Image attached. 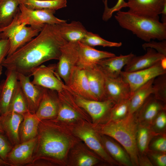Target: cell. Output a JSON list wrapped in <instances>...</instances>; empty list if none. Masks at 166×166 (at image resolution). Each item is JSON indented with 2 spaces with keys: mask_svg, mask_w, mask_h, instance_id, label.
<instances>
[{
  "mask_svg": "<svg viewBox=\"0 0 166 166\" xmlns=\"http://www.w3.org/2000/svg\"><path fill=\"white\" fill-rule=\"evenodd\" d=\"M57 24H45L34 38L6 57L2 67L29 76L32 69L43 63L58 60L62 46L68 42L60 35Z\"/></svg>",
  "mask_w": 166,
  "mask_h": 166,
  "instance_id": "cell-1",
  "label": "cell"
},
{
  "mask_svg": "<svg viewBox=\"0 0 166 166\" xmlns=\"http://www.w3.org/2000/svg\"><path fill=\"white\" fill-rule=\"evenodd\" d=\"M37 139L29 166L66 165L70 149L80 141L67 125L53 119L40 121Z\"/></svg>",
  "mask_w": 166,
  "mask_h": 166,
  "instance_id": "cell-2",
  "label": "cell"
},
{
  "mask_svg": "<svg viewBox=\"0 0 166 166\" xmlns=\"http://www.w3.org/2000/svg\"><path fill=\"white\" fill-rule=\"evenodd\" d=\"M136 113L129 114L124 118L107 121L94 126L100 134L105 135L119 143L128 154L133 166H139V154L136 142L138 125Z\"/></svg>",
  "mask_w": 166,
  "mask_h": 166,
  "instance_id": "cell-3",
  "label": "cell"
},
{
  "mask_svg": "<svg viewBox=\"0 0 166 166\" xmlns=\"http://www.w3.org/2000/svg\"><path fill=\"white\" fill-rule=\"evenodd\" d=\"M114 17L121 27L131 31L146 42L152 40L161 41L166 39V23L160 22L159 19L121 10L117 11Z\"/></svg>",
  "mask_w": 166,
  "mask_h": 166,
  "instance_id": "cell-4",
  "label": "cell"
},
{
  "mask_svg": "<svg viewBox=\"0 0 166 166\" xmlns=\"http://www.w3.org/2000/svg\"><path fill=\"white\" fill-rule=\"evenodd\" d=\"M85 121L83 120L67 126L76 137L103 160L111 165H118L105 149L100 140L99 134L94 126Z\"/></svg>",
  "mask_w": 166,
  "mask_h": 166,
  "instance_id": "cell-5",
  "label": "cell"
},
{
  "mask_svg": "<svg viewBox=\"0 0 166 166\" xmlns=\"http://www.w3.org/2000/svg\"><path fill=\"white\" fill-rule=\"evenodd\" d=\"M59 109L56 117L53 119L65 124L76 123L86 117L87 113L76 103L74 97L66 86L61 91L57 93Z\"/></svg>",
  "mask_w": 166,
  "mask_h": 166,
  "instance_id": "cell-6",
  "label": "cell"
},
{
  "mask_svg": "<svg viewBox=\"0 0 166 166\" xmlns=\"http://www.w3.org/2000/svg\"><path fill=\"white\" fill-rule=\"evenodd\" d=\"M19 11L16 17L21 24L42 29L45 24L55 25L66 22L56 17L55 10L49 9L33 10L20 4Z\"/></svg>",
  "mask_w": 166,
  "mask_h": 166,
  "instance_id": "cell-7",
  "label": "cell"
},
{
  "mask_svg": "<svg viewBox=\"0 0 166 166\" xmlns=\"http://www.w3.org/2000/svg\"><path fill=\"white\" fill-rule=\"evenodd\" d=\"M72 94L77 105L90 116L94 126L109 120L111 109L115 103L112 100H90Z\"/></svg>",
  "mask_w": 166,
  "mask_h": 166,
  "instance_id": "cell-8",
  "label": "cell"
},
{
  "mask_svg": "<svg viewBox=\"0 0 166 166\" xmlns=\"http://www.w3.org/2000/svg\"><path fill=\"white\" fill-rule=\"evenodd\" d=\"M56 64L46 66L40 65L32 69L30 76L33 77L31 81L34 85L57 91H62L66 87L55 71Z\"/></svg>",
  "mask_w": 166,
  "mask_h": 166,
  "instance_id": "cell-9",
  "label": "cell"
},
{
  "mask_svg": "<svg viewBox=\"0 0 166 166\" xmlns=\"http://www.w3.org/2000/svg\"><path fill=\"white\" fill-rule=\"evenodd\" d=\"M67 42L62 47L55 71L66 85L78 59V42Z\"/></svg>",
  "mask_w": 166,
  "mask_h": 166,
  "instance_id": "cell-10",
  "label": "cell"
},
{
  "mask_svg": "<svg viewBox=\"0 0 166 166\" xmlns=\"http://www.w3.org/2000/svg\"><path fill=\"white\" fill-rule=\"evenodd\" d=\"M165 73L166 70L162 68L160 61L147 68L131 72L122 71L120 76L129 85L131 96L137 89L150 80Z\"/></svg>",
  "mask_w": 166,
  "mask_h": 166,
  "instance_id": "cell-11",
  "label": "cell"
},
{
  "mask_svg": "<svg viewBox=\"0 0 166 166\" xmlns=\"http://www.w3.org/2000/svg\"><path fill=\"white\" fill-rule=\"evenodd\" d=\"M30 76L17 73V78L28 111L35 113L42 98L45 88L34 84Z\"/></svg>",
  "mask_w": 166,
  "mask_h": 166,
  "instance_id": "cell-12",
  "label": "cell"
},
{
  "mask_svg": "<svg viewBox=\"0 0 166 166\" xmlns=\"http://www.w3.org/2000/svg\"><path fill=\"white\" fill-rule=\"evenodd\" d=\"M102 160L82 141L77 143L70 149L67 165L73 166H93Z\"/></svg>",
  "mask_w": 166,
  "mask_h": 166,
  "instance_id": "cell-13",
  "label": "cell"
},
{
  "mask_svg": "<svg viewBox=\"0 0 166 166\" xmlns=\"http://www.w3.org/2000/svg\"><path fill=\"white\" fill-rule=\"evenodd\" d=\"M37 137L14 146L8 154L6 162L10 166H29L32 162Z\"/></svg>",
  "mask_w": 166,
  "mask_h": 166,
  "instance_id": "cell-14",
  "label": "cell"
},
{
  "mask_svg": "<svg viewBox=\"0 0 166 166\" xmlns=\"http://www.w3.org/2000/svg\"><path fill=\"white\" fill-rule=\"evenodd\" d=\"M166 0H127L126 7L128 11L136 14L159 19Z\"/></svg>",
  "mask_w": 166,
  "mask_h": 166,
  "instance_id": "cell-15",
  "label": "cell"
},
{
  "mask_svg": "<svg viewBox=\"0 0 166 166\" xmlns=\"http://www.w3.org/2000/svg\"><path fill=\"white\" fill-rule=\"evenodd\" d=\"M65 85L68 89L73 94L85 99L94 100L90 89L85 69L78 66H75Z\"/></svg>",
  "mask_w": 166,
  "mask_h": 166,
  "instance_id": "cell-16",
  "label": "cell"
},
{
  "mask_svg": "<svg viewBox=\"0 0 166 166\" xmlns=\"http://www.w3.org/2000/svg\"><path fill=\"white\" fill-rule=\"evenodd\" d=\"M78 42L79 50L77 66L84 69L93 67L100 61L116 56L113 53L96 49L80 42Z\"/></svg>",
  "mask_w": 166,
  "mask_h": 166,
  "instance_id": "cell-17",
  "label": "cell"
},
{
  "mask_svg": "<svg viewBox=\"0 0 166 166\" xmlns=\"http://www.w3.org/2000/svg\"><path fill=\"white\" fill-rule=\"evenodd\" d=\"M59 99L57 92L45 88L44 93L35 114L40 121L53 119L57 114Z\"/></svg>",
  "mask_w": 166,
  "mask_h": 166,
  "instance_id": "cell-18",
  "label": "cell"
},
{
  "mask_svg": "<svg viewBox=\"0 0 166 166\" xmlns=\"http://www.w3.org/2000/svg\"><path fill=\"white\" fill-rule=\"evenodd\" d=\"M134 56L132 53L126 55L115 56L100 61L96 66L105 76L116 78L120 76L123 67Z\"/></svg>",
  "mask_w": 166,
  "mask_h": 166,
  "instance_id": "cell-19",
  "label": "cell"
},
{
  "mask_svg": "<svg viewBox=\"0 0 166 166\" xmlns=\"http://www.w3.org/2000/svg\"><path fill=\"white\" fill-rule=\"evenodd\" d=\"M104 76L107 99L111 100L116 103L130 98L131 93L129 85L120 76L116 78Z\"/></svg>",
  "mask_w": 166,
  "mask_h": 166,
  "instance_id": "cell-20",
  "label": "cell"
},
{
  "mask_svg": "<svg viewBox=\"0 0 166 166\" xmlns=\"http://www.w3.org/2000/svg\"><path fill=\"white\" fill-rule=\"evenodd\" d=\"M23 118L22 114L12 111L1 115L4 133L13 146L20 143L19 129Z\"/></svg>",
  "mask_w": 166,
  "mask_h": 166,
  "instance_id": "cell-21",
  "label": "cell"
},
{
  "mask_svg": "<svg viewBox=\"0 0 166 166\" xmlns=\"http://www.w3.org/2000/svg\"><path fill=\"white\" fill-rule=\"evenodd\" d=\"M165 103L156 99L152 94H151L136 113V115L140 117L138 122L151 125L159 113L166 109Z\"/></svg>",
  "mask_w": 166,
  "mask_h": 166,
  "instance_id": "cell-22",
  "label": "cell"
},
{
  "mask_svg": "<svg viewBox=\"0 0 166 166\" xmlns=\"http://www.w3.org/2000/svg\"><path fill=\"white\" fill-rule=\"evenodd\" d=\"M144 54L136 56H134L124 66V71L131 72L150 67L166 57L158 53L154 49L148 48Z\"/></svg>",
  "mask_w": 166,
  "mask_h": 166,
  "instance_id": "cell-23",
  "label": "cell"
},
{
  "mask_svg": "<svg viewBox=\"0 0 166 166\" xmlns=\"http://www.w3.org/2000/svg\"><path fill=\"white\" fill-rule=\"evenodd\" d=\"M6 77L2 84L0 96V114L1 115L8 112L9 105L18 81L17 73L11 69H7Z\"/></svg>",
  "mask_w": 166,
  "mask_h": 166,
  "instance_id": "cell-24",
  "label": "cell"
},
{
  "mask_svg": "<svg viewBox=\"0 0 166 166\" xmlns=\"http://www.w3.org/2000/svg\"><path fill=\"white\" fill-rule=\"evenodd\" d=\"M91 94L94 100L107 99L105 87V76L97 67L85 69Z\"/></svg>",
  "mask_w": 166,
  "mask_h": 166,
  "instance_id": "cell-25",
  "label": "cell"
},
{
  "mask_svg": "<svg viewBox=\"0 0 166 166\" xmlns=\"http://www.w3.org/2000/svg\"><path fill=\"white\" fill-rule=\"evenodd\" d=\"M99 134L100 140L105 149L118 164L125 166H133L128 154L124 148H122L112 138Z\"/></svg>",
  "mask_w": 166,
  "mask_h": 166,
  "instance_id": "cell-26",
  "label": "cell"
},
{
  "mask_svg": "<svg viewBox=\"0 0 166 166\" xmlns=\"http://www.w3.org/2000/svg\"><path fill=\"white\" fill-rule=\"evenodd\" d=\"M23 25L9 39L10 48L7 56H9L37 36L42 29Z\"/></svg>",
  "mask_w": 166,
  "mask_h": 166,
  "instance_id": "cell-27",
  "label": "cell"
},
{
  "mask_svg": "<svg viewBox=\"0 0 166 166\" xmlns=\"http://www.w3.org/2000/svg\"><path fill=\"white\" fill-rule=\"evenodd\" d=\"M57 25L60 35L68 42H81L88 32L79 21H73L69 23L66 22Z\"/></svg>",
  "mask_w": 166,
  "mask_h": 166,
  "instance_id": "cell-28",
  "label": "cell"
},
{
  "mask_svg": "<svg viewBox=\"0 0 166 166\" xmlns=\"http://www.w3.org/2000/svg\"><path fill=\"white\" fill-rule=\"evenodd\" d=\"M23 120L19 129L20 143L36 138L38 135L40 121L35 113L29 111L23 115Z\"/></svg>",
  "mask_w": 166,
  "mask_h": 166,
  "instance_id": "cell-29",
  "label": "cell"
},
{
  "mask_svg": "<svg viewBox=\"0 0 166 166\" xmlns=\"http://www.w3.org/2000/svg\"><path fill=\"white\" fill-rule=\"evenodd\" d=\"M20 4L19 0H0V32L15 18Z\"/></svg>",
  "mask_w": 166,
  "mask_h": 166,
  "instance_id": "cell-30",
  "label": "cell"
},
{
  "mask_svg": "<svg viewBox=\"0 0 166 166\" xmlns=\"http://www.w3.org/2000/svg\"><path fill=\"white\" fill-rule=\"evenodd\" d=\"M154 78L138 88L131 96L129 98V114L136 113L148 97L152 94V84Z\"/></svg>",
  "mask_w": 166,
  "mask_h": 166,
  "instance_id": "cell-31",
  "label": "cell"
},
{
  "mask_svg": "<svg viewBox=\"0 0 166 166\" xmlns=\"http://www.w3.org/2000/svg\"><path fill=\"white\" fill-rule=\"evenodd\" d=\"M159 134L156 133L150 125L138 123L136 133V142L139 154H145L151 139Z\"/></svg>",
  "mask_w": 166,
  "mask_h": 166,
  "instance_id": "cell-32",
  "label": "cell"
},
{
  "mask_svg": "<svg viewBox=\"0 0 166 166\" xmlns=\"http://www.w3.org/2000/svg\"><path fill=\"white\" fill-rule=\"evenodd\" d=\"M20 4L33 10L49 9L54 10L67 6L66 0H19Z\"/></svg>",
  "mask_w": 166,
  "mask_h": 166,
  "instance_id": "cell-33",
  "label": "cell"
},
{
  "mask_svg": "<svg viewBox=\"0 0 166 166\" xmlns=\"http://www.w3.org/2000/svg\"><path fill=\"white\" fill-rule=\"evenodd\" d=\"M11 111L23 116L29 111L18 81L9 105L8 112Z\"/></svg>",
  "mask_w": 166,
  "mask_h": 166,
  "instance_id": "cell-34",
  "label": "cell"
},
{
  "mask_svg": "<svg viewBox=\"0 0 166 166\" xmlns=\"http://www.w3.org/2000/svg\"><path fill=\"white\" fill-rule=\"evenodd\" d=\"M80 42L92 47L97 46L104 47H119L122 45L121 42H110L104 39L98 34L88 31L85 38Z\"/></svg>",
  "mask_w": 166,
  "mask_h": 166,
  "instance_id": "cell-35",
  "label": "cell"
},
{
  "mask_svg": "<svg viewBox=\"0 0 166 166\" xmlns=\"http://www.w3.org/2000/svg\"><path fill=\"white\" fill-rule=\"evenodd\" d=\"M129 99H124L115 103L111 108L109 120L118 121L129 114Z\"/></svg>",
  "mask_w": 166,
  "mask_h": 166,
  "instance_id": "cell-36",
  "label": "cell"
},
{
  "mask_svg": "<svg viewBox=\"0 0 166 166\" xmlns=\"http://www.w3.org/2000/svg\"><path fill=\"white\" fill-rule=\"evenodd\" d=\"M152 94L157 99L166 103V73L155 77L152 84Z\"/></svg>",
  "mask_w": 166,
  "mask_h": 166,
  "instance_id": "cell-37",
  "label": "cell"
},
{
  "mask_svg": "<svg viewBox=\"0 0 166 166\" xmlns=\"http://www.w3.org/2000/svg\"><path fill=\"white\" fill-rule=\"evenodd\" d=\"M166 109L160 111L157 114L151 124V127L156 133L160 134L165 130L166 126Z\"/></svg>",
  "mask_w": 166,
  "mask_h": 166,
  "instance_id": "cell-38",
  "label": "cell"
},
{
  "mask_svg": "<svg viewBox=\"0 0 166 166\" xmlns=\"http://www.w3.org/2000/svg\"><path fill=\"white\" fill-rule=\"evenodd\" d=\"M107 0H104L105 8L102 15V19L105 21H107L112 16L113 13L126 7V2L124 0H118L116 5L113 7L109 8L107 6Z\"/></svg>",
  "mask_w": 166,
  "mask_h": 166,
  "instance_id": "cell-39",
  "label": "cell"
},
{
  "mask_svg": "<svg viewBox=\"0 0 166 166\" xmlns=\"http://www.w3.org/2000/svg\"><path fill=\"white\" fill-rule=\"evenodd\" d=\"M3 133L0 132V158L6 162L7 156L13 146Z\"/></svg>",
  "mask_w": 166,
  "mask_h": 166,
  "instance_id": "cell-40",
  "label": "cell"
},
{
  "mask_svg": "<svg viewBox=\"0 0 166 166\" xmlns=\"http://www.w3.org/2000/svg\"><path fill=\"white\" fill-rule=\"evenodd\" d=\"M142 47L145 50L148 48L153 49L158 53L166 57V40L158 42L154 41H151L142 44Z\"/></svg>",
  "mask_w": 166,
  "mask_h": 166,
  "instance_id": "cell-41",
  "label": "cell"
},
{
  "mask_svg": "<svg viewBox=\"0 0 166 166\" xmlns=\"http://www.w3.org/2000/svg\"><path fill=\"white\" fill-rule=\"evenodd\" d=\"M152 150L157 152L166 153V138L165 135L161 136L153 140L151 144Z\"/></svg>",
  "mask_w": 166,
  "mask_h": 166,
  "instance_id": "cell-42",
  "label": "cell"
},
{
  "mask_svg": "<svg viewBox=\"0 0 166 166\" xmlns=\"http://www.w3.org/2000/svg\"><path fill=\"white\" fill-rule=\"evenodd\" d=\"M9 48V39H1L0 40V72L2 71V64L8 55Z\"/></svg>",
  "mask_w": 166,
  "mask_h": 166,
  "instance_id": "cell-43",
  "label": "cell"
},
{
  "mask_svg": "<svg viewBox=\"0 0 166 166\" xmlns=\"http://www.w3.org/2000/svg\"><path fill=\"white\" fill-rule=\"evenodd\" d=\"M151 158L157 166H166L165 153L159 152L152 153L151 154Z\"/></svg>",
  "mask_w": 166,
  "mask_h": 166,
  "instance_id": "cell-44",
  "label": "cell"
},
{
  "mask_svg": "<svg viewBox=\"0 0 166 166\" xmlns=\"http://www.w3.org/2000/svg\"><path fill=\"white\" fill-rule=\"evenodd\" d=\"M145 155V154L142 155L141 156L139 155L138 158L139 166H152V164Z\"/></svg>",
  "mask_w": 166,
  "mask_h": 166,
  "instance_id": "cell-45",
  "label": "cell"
},
{
  "mask_svg": "<svg viewBox=\"0 0 166 166\" xmlns=\"http://www.w3.org/2000/svg\"><path fill=\"white\" fill-rule=\"evenodd\" d=\"M161 14L162 22L166 23V5L164 6Z\"/></svg>",
  "mask_w": 166,
  "mask_h": 166,
  "instance_id": "cell-46",
  "label": "cell"
},
{
  "mask_svg": "<svg viewBox=\"0 0 166 166\" xmlns=\"http://www.w3.org/2000/svg\"><path fill=\"white\" fill-rule=\"evenodd\" d=\"M160 64L162 68L166 70V57H164L160 60Z\"/></svg>",
  "mask_w": 166,
  "mask_h": 166,
  "instance_id": "cell-47",
  "label": "cell"
},
{
  "mask_svg": "<svg viewBox=\"0 0 166 166\" xmlns=\"http://www.w3.org/2000/svg\"><path fill=\"white\" fill-rule=\"evenodd\" d=\"M0 166H10V164L0 158Z\"/></svg>",
  "mask_w": 166,
  "mask_h": 166,
  "instance_id": "cell-48",
  "label": "cell"
},
{
  "mask_svg": "<svg viewBox=\"0 0 166 166\" xmlns=\"http://www.w3.org/2000/svg\"><path fill=\"white\" fill-rule=\"evenodd\" d=\"M0 132L2 133H4L3 130L2 128L1 120V115L0 114Z\"/></svg>",
  "mask_w": 166,
  "mask_h": 166,
  "instance_id": "cell-49",
  "label": "cell"
},
{
  "mask_svg": "<svg viewBox=\"0 0 166 166\" xmlns=\"http://www.w3.org/2000/svg\"><path fill=\"white\" fill-rule=\"evenodd\" d=\"M2 74V71L0 72V77H1V76ZM1 89H2V84L1 83L0 84V96L1 93Z\"/></svg>",
  "mask_w": 166,
  "mask_h": 166,
  "instance_id": "cell-50",
  "label": "cell"
},
{
  "mask_svg": "<svg viewBox=\"0 0 166 166\" xmlns=\"http://www.w3.org/2000/svg\"><path fill=\"white\" fill-rule=\"evenodd\" d=\"M1 39V38H0V40Z\"/></svg>",
  "mask_w": 166,
  "mask_h": 166,
  "instance_id": "cell-51",
  "label": "cell"
}]
</instances>
